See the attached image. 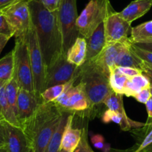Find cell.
<instances>
[{"label":"cell","instance_id":"obj_1","mask_svg":"<svg viewBox=\"0 0 152 152\" xmlns=\"http://www.w3.org/2000/svg\"><path fill=\"white\" fill-rule=\"evenodd\" d=\"M28 8L45 65L47 67L64 54L58 11H49L40 0H31Z\"/></svg>","mask_w":152,"mask_h":152},{"label":"cell","instance_id":"obj_2","mask_svg":"<svg viewBox=\"0 0 152 152\" xmlns=\"http://www.w3.org/2000/svg\"><path fill=\"white\" fill-rule=\"evenodd\" d=\"M55 102H43L39 104L30 120L22 129L34 152H46L48 145L58 128L64 112Z\"/></svg>","mask_w":152,"mask_h":152},{"label":"cell","instance_id":"obj_3","mask_svg":"<svg viewBox=\"0 0 152 152\" xmlns=\"http://www.w3.org/2000/svg\"><path fill=\"white\" fill-rule=\"evenodd\" d=\"M109 77L91 61H85L80 66V82L84 86L90 107L103 104L113 92Z\"/></svg>","mask_w":152,"mask_h":152},{"label":"cell","instance_id":"obj_4","mask_svg":"<svg viewBox=\"0 0 152 152\" xmlns=\"http://www.w3.org/2000/svg\"><path fill=\"white\" fill-rule=\"evenodd\" d=\"M113 11L110 0H90L76 21L80 35L87 39Z\"/></svg>","mask_w":152,"mask_h":152},{"label":"cell","instance_id":"obj_5","mask_svg":"<svg viewBox=\"0 0 152 152\" xmlns=\"http://www.w3.org/2000/svg\"><path fill=\"white\" fill-rule=\"evenodd\" d=\"M58 22L62 35L63 53L66 55L69 48L80 35L77 28V0H61L58 10Z\"/></svg>","mask_w":152,"mask_h":152},{"label":"cell","instance_id":"obj_6","mask_svg":"<svg viewBox=\"0 0 152 152\" xmlns=\"http://www.w3.org/2000/svg\"><path fill=\"white\" fill-rule=\"evenodd\" d=\"M26 38L28 49L32 74H33L34 93L40 101H42L40 99V94L46 90V67L40 46H39L37 37L34 25H32Z\"/></svg>","mask_w":152,"mask_h":152},{"label":"cell","instance_id":"obj_7","mask_svg":"<svg viewBox=\"0 0 152 152\" xmlns=\"http://www.w3.org/2000/svg\"><path fill=\"white\" fill-rule=\"evenodd\" d=\"M13 50L14 55V76L20 88L34 93L33 74L26 37L15 38V46Z\"/></svg>","mask_w":152,"mask_h":152},{"label":"cell","instance_id":"obj_8","mask_svg":"<svg viewBox=\"0 0 152 152\" xmlns=\"http://www.w3.org/2000/svg\"><path fill=\"white\" fill-rule=\"evenodd\" d=\"M80 66L67 61L66 55L62 54L46 69V89L59 84H65L79 78Z\"/></svg>","mask_w":152,"mask_h":152},{"label":"cell","instance_id":"obj_9","mask_svg":"<svg viewBox=\"0 0 152 152\" xmlns=\"http://www.w3.org/2000/svg\"><path fill=\"white\" fill-rule=\"evenodd\" d=\"M30 1L20 0L1 11L14 29L15 38L26 37L33 25L28 8V2Z\"/></svg>","mask_w":152,"mask_h":152},{"label":"cell","instance_id":"obj_10","mask_svg":"<svg viewBox=\"0 0 152 152\" xmlns=\"http://www.w3.org/2000/svg\"><path fill=\"white\" fill-rule=\"evenodd\" d=\"M77 79L75 78L67 83L65 90L53 102L64 110L73 113L74 111L85 110L90 107L82 83L79 82L77 85H74Z\"/></svg>","mask_w":152,"mask_h":152},{"label":"cell","instance_id":"obj_11","mask_svg":"<svg viewBox=\"0 0 152 152\" xmlns=\"http://www.w3.org/2000/svg\"><path fill=\"white\" fill-rule=\"evenodd\" d=\"M106 45L123 43L128 40L131 24L119 16V12L113 11L104 21Z\"/></svg>","mask_w":152,"mask_h":152},{"label":"cell","instance_id":"obj_12","mask_svg":"<svg viewBox=\"0 0 152 152\" xmlns=\"http://www.w3.org/2000/svg\"><path fill=\"white\" fill-rule=\"evenodd\" d=\"M5 149L8 152H29L30 144L21 128L1 121Z\"/></svg>","mask_w":152,"mask_h":152},{"label":"cell","instance_id":"obj_13","mask_svg":"<svg viewBox=\"0 0 152 152\" xmlns=\"http://www.w3.org/2000/svg\"><path fill=\"white\" fill-rule=\"evenodd\" d=\"M41 102L35 93L20 88L17 101V119L20 128L30 120Z\"/></svg>","mask_w":152,"mask_h":152},{"label":"cell","instance_id":"obj_14","mask_svg":"<svg viewBox=\"0 0 152 152\" xmlns=\"http://www.w3.org/2000/svg\"><path fill=\"white\" fill-rule=\"evenodd\" d=\"M122 45V43L106 45L103 50L96 58L88 61H91L93 64L100 68L102 71L110 75V70L114 66H116L115 61L120 51Z\"/></svg>","mask_w":152,"mask_h":152},{"label":"cell","instance_id":"obj_15","mask_svg":"<svg viewBox=\"0 0 152 152\" xmlns=\"http://www.w3.org/2000/svg\"><path fill=\"white\" fill-rule=\"evenodd\" d=\"M87 40V55L86 61L96 58L106 46L104 23L99 25L91 34Z\"/></svg>","mask_w":152,"mask_h":152},{"label":"cell","instance_id":"obj_16","mask_svg":"<svg viewBox=\"0 0 152 152\" xmlns=\"http://www.w3.org/2000/svg\"><path fill=\"white\" fill-rule=\"evenodd\" d=\"M151 7L152 0H134L121 12H119V14L122 18L131 24L134 20L148 12Z\"/></svg>","mask_w":152,"mask_h":152},{"label":"cell","instance_id":"obj_17","mask_svg":"<svg viewBox=\"0 0 152 152\" xmlns=\"http://www.w3.org/2000/svg\"><path fill=\"white\" fill-rule=\"evenodd\" d=\"M131 41L130 37L126 41L123 42L120 51L115 61L116 66L132 67L141 70L142 61L137 56L131 48Z\"/></svg>","mask_w":152,"mask_h":152},{"label":"cell","instance_id":"obj_18","mask_svg":"<svg viewBox=\"0 0 152 152\" xmlns=\"http://www.w3.org/2000/svg\"><path fill=\"white\" fill-rule=\"evenodd\" d=\"M73 113L69 116L66 126L62 137L61 149L67 152H73L80 142L82 134V129L72 128Z\"/></svg>","mask_w":152,"mask_h":152},{"label":"cell","instance_id":"obj_19","mask_svg":"<svg viewBox=\"0 0 152 152\" xmlns=\"http://www.w3.org/2000/svg\"><path fill=\"white\" fill-rule=\"evenodd\" d=\"M102 120L105 124L109 123L110 122L118 124L120 126L121 130L124 131H130L132 128H139L145 126V123L135 122L128 118L127 114L124 115L120 113L115 112V111L110 110L109 109L107 110L103 113Z\"/></svg>","mask_w":152,"mask_h":152},{"label":"cell","instance_id":"obj_20","mask_svg":"<svg viewBox=\"0 0 152 152\" xmlns=\"http://www.w3.org/2000/svg\"><path fill=\"white\" fill-rule=\"evenodd\" d=\"M86 55L87 40L83 37H78L67 52V61L77 66H81L86 61Z\"/></svg>","mask_w":152,"mask_h":152},{"label":"cell","instance_id":"obj_21","mask_svg":"<svg viewBox=\"0 0 152 152\" xmlns=\"http://www.w3.org/2000/svg\"><path fill=\"white\" fill-rule=\"evenodd\" d=\"M7 83L0 81V122L5 121L13 125L20 127V122L17 120L15 114L8 104L5 95V85Z\"/></svg>","mask_w":152,"mask_h":152},{"label":"cell","instance_id":"obj_22","mask_svg":"<svg viewBox=\"0 0 152 152\" xmlns=\"http://www.w3.org/2000/svg\"><path fill=\"white\" fill-rule=\"evenodd\" d=\"M130 40L133 43H152V20L132 28Z\"/></svg>","mask_w":152,"mask_h":152},{"label":"cell","instance_id":"obj_23","mask_svg":"<svg viewBox=\"0 0 152 152\" xmlns=\"http://www.w3.org/2000/svg\"><path fill=\"white\" fill-rule=\"evenodd\" d=\"M71 113H72V112L65 111L64 113L63 114L59 125L49 141L46 152H59L61 150V142H62L63 134H64L66 126L67 119Z\"/></svg>","mask_w":152,"mask_h":152},{"label":"cell","instance_id":"obj_24","mask_svg":"<svg viewBox=\"0 0 152 152\" xmlns=\"http://www.w3.org/2000/svg\"><path fill=\"white\" fill-rule=\"evenodd\" d=\"M14 74V50L0 59V81L8 83Z\"/></svg>","mask_w":152,"mask_h":152},{"label":"cell","instance_id":"obj_25","mask_svg":"<svg viewBox=\"0 0 152 152\" xmlns=\"http://www.w3.org/2000/svg\"><path fill=\"white\" fill-rule=\"evenodd\" d=\"M128 78L119 72L114 66L110 70L109 77V82L113 92L117 94H124V89Z\"/></svg>","mask_w":152,"mask_h":152},{"label":"cell","instance_id":"obj_26","mask_svg":"<svg viewBox=\"0 0 152 152\" xmlns=\"http://www.w3.org/2000/svg\"><path fill=\"white\" fill-rule=\"evenodd\" d=\"M20 86L14 76L5 85V95L10 107L17 117V101Z\"/></svg>","mask_w":152,"mask_h":152},{"label":"cell","instance_id":"obj_27","mask_svg":"<svg viewBox=\"0 0 152 152\" xmlns=\"http://www.w3.org/2000/svg\"><path fill=\"white\" fill-rule=\"evenodd\" d=\"M67 86V83L65 84H59L53 87L46 88L43 93L40 94V99L43 102H53L65 90Z\"/></svg>","mask_w":152,"mask_h":152},{"label":"cell","instance_id":"obj_28","mask_svg":"<svg viewBox=\"0 0 152 152\" xmlns=\"http://www.w3.org/2000/svg\"><path fill=\"white\" fill-rule=\"evenodd\" d=\"M0 34L4 35L9 39L14 37V31L2 12L0 11Z\"/></svg>","mask_w":152,"mask_h":152},{"label":"cell","instance_id":"obj_29","mask_svg":"<svg viewBox=\"0 0 152 152\" xmlns=\"http://www.w3.org/2000/svg\"><path fill=\"white\" fill-rule=\"evenodd\" d=\"M131 48L132 49L133 52L137 55V56L139 58L142 60L143 62H145L147 64H152V52H149V51L145 50V49H141V48L138 47L136 46L135 44L131 42Z\"/></svg>","mask_w":152,"mask_h":152},{"label":"cell","instance_id":"obj_30","mask_svg":"<svg viewBox=\"0 0 152 152\" xmlns=\"http://www.w3.org/2000/svg\"><path fill=\"white\" fill-rule=\"evenodd\" d=\"M73 152H95L89 145L87 131L86 128L82 129V134H81V138L79 144Z\"/></svg>","mask_w":152,"mask_h":152},{"label":"cell","instance_id":"obj_31","mask_svg":"<svg viewBox=\"0 0 152 152\" xmlns=\"http://www.w3.org/2000/svg\"><path fill=\"white\" fill-rule=\"evenodd\" d=\"M130 79L140 90H142V89L149 88L151 85V82L149 79L143 73L134 76L132 78H130Z\"/></svg>","mask_w":152,"mask_h":152},{"label":"cell","instance_id":"obj_32","mask_svg":"<svg viewBox=\"0 0 152 152\" xmlns=\"http://www.w3.org/2000/svg\"><path fill=\"white\" fill-rule=\"evenodd\" d=\"M140 91V89L131 81L130 78H128L127 82L125 84V89H124V94L128 97H134Z\"/></svg>","mask_w":152,"mask_h":152},{"label":"cell","instance_id":"obj_33","mask_svg":"<svg viewBox=\"0 0 152 152\" xmlns=\"http://www.w3.org/2000/svg\"><path fill=\"white\" fill-rule=\"evenodd\" d=\"M116 69L119 72L122 73V75H124L125 76H126L127 78H132V77H134V76L142 73L141 70L138 69H136V68H132V67L116 66Z\"/></svg>","mask_w":152,"mask_h":152},{"label":"cell","instance_id":"obj_34","mask_svg":"<svg viewBox=\"0 0 152 152\" xmlns=\"http://www.w3.org/2000/svg\"><path fill=\"white\" fill-rule=\"evenodd\" d=\"M91 142L96 148L106 150V145L104 143V139L100 134H95L91 137Z\"/></svg>","mask_w":152,"mask_h":152},{"label":"cell","instance_id":"obj_35","mask_svg":"<svg viewBox=\"0 0 152 152\" xmlns=\"http://www.w3.org/2000/svg\"><path fill=\"white\" fill-rule=\"evenodd\" d=\"M134 98L137 102H140V103L145 104L148 102V100L151 98V93L149 88L141 90Z\"/></svg>","mask_w":152,"mask_h":152},{"label":"cell","instance_id":"obj_36","mask_svg":"<svg viewBox=\"0 0 152 152\" xmlns=\"http://www.w3.org/2000/svg\"><path fill=\"white\" fill-rule=\"evenodd\" d=\"M40 1L49 11H58L61 2V0H40Z\"/></svg>","mask_w":152,"mask_h":152},{"label":"cell","instance_id":"obj_37","mask_svg":"<svg viewBox=\"0 0 152 152\" xmlns=\"http://www.w3.org/2000/svg\"><path fill=\"white\" fill-rule=\"evenodd\" d=\"M148 126L152 127V123L150 124V125H148ZM151 143H152V128L151 129V131L148 133V134L146 135V137H145L144 140H142V142L141 144L140 145L138 148H137L134 152L142 151L144 150L146 147H148V146L149 145L151 144Z\"/></svg>","mask_w":152,"mask_h":152},{"label":"cell","instance_id":"obj_38","mask_svg":"<svg viewBox=\"0 0 152 152\" xmlns=\"http://www.w3.org/2000/svg\"><path fill=\"white\" fill-rule=\"evenodd\" d=\"M141 71L142 73H143L148 78L151 84H152V64H147L142 61L141 65Z\"/></svg>","mask_w":152,"mask_h":152},{"label":"cell","instance_id":"obj_39","mask_svg":"<svg viewBox=\"0 0 152 152\" xmlns=\"http://www.w3.org/2000/svg\"><path fill=\"white\" fill-rule=\"evenodd\" d=\"M20 0H0V11H3L13 4L19 2Z\"/></svg>","mask_w":152,"mask_h":152},{"label":"cell","instance_id":"obj_40","mask_svg":"<svg viewBox=\"0 0 152 152\" xmlns=\"http://www.w3.org/2000/svg\"><path fill=\"white\" fill-rule=\"evenodd\" d=\"M146 106V110H147L148 113V119L152 118V97L151 96L150 99L148 100V102L145 104Z\"/></svg>","mask_w":152,"mask_h":152},{"label":"cell","instance_id":"obj_41","mask_svg":"<svg viewBox=\"0 0 152 152\" xmlns=\"http://www.w3.org/2000/svg\"><path fill=\"white\" fill-rule=\"evenodd\" d=\"M10 39L7 37L4 36V35L0 34V54L2 52V51L3 50V49L5 48V45L7 44V43L8 42Z\"/></svg>","mask_w":152,"mask_h":152},{"label":"cell","instance_id":"obj_42","mask_svg":"<svg viewBox=\"0 0 152 152\" xmlns=\"http://www.w3.org/2000/svg\"><path fill=\"white\" fill-rule=\"evenodd\" d=\"M136 46L138 47L141 48V49H145V50L149 51V52H152V43H134Z\"/></svg>","mask_w":152,"mask_h":152},{"label":"cell","instance_id":"obj_43","mask_svg":"<svg viewBox=\"0 0 152 152\" xmlns=\"http://www.w3.org/2000/svg\"><path fill=\"white\" fill-rule=\"evenodd\" d=\"M5 146V141H4V136H3V131H2V125L0 122V148Z\"/></svg>","mask_w":152,"mask_h":152},{"label":"cell","instance_id":"obj_44","mask_svg":"<svg viewBox=\"0 0 152 152\" xmlns=\"http://www.w3.org/2000/svg\"><path fill=\"white\" fill-rule=\"evenodd\" d=\"M142 151L144 152H152V143L151 145H149L148 147H146L144 150H142Z\"/></svg>","mask_w":152,"mask_h":152},{"label":"cell","instance_id":"obj_45","mask_svg":"<svg viewBox=\"0 0 152 152\" xmlns=\"http://www.w3.org/2000/svg\"><path fill=\"white\" fill-rule=\"evenodd\" d=\"M151 123H152V118H151V119H148L147 122L145 123V125H148Z\"/></svg>","mask_w":152,"mask_h":152},{"label":"cell","instance_id":"obj_46","mask_svg":"<svg viewBox=\"0 0 152 152\" xmlns=\"http://www.w3.org/2000/svg\"><path fill=\"white\" fill-rule=\"evenodd\" d=\"M0 152H8V151H7V150L5 149V147H2V148H0Z\"/></svg>","mask_w":152,"mask_h":152},{"label":"cell","instance_id":"obj_47","mask_svg":"<svg viewBox=\"0 0 152 152\" xmlns=\"http://www.w3.org/2000/svg\"><path fill=\"white\" fill-rule=\"evenodd\" d=\"M149 90H150L151 96V97H152V84H151L150 87H149Z\"/></svg>","mask_w":152,"mask_h":152},{"label":"cell","instance_id":"obj_48","mask_svg":"<svg viewBox=\"0 0 152 152\" xmlns=\"http://www.w3.org/2000/svg\"><path fill=\"white\" fill-rule=\"evenodd\" d=\"M59 152H67L66 151H65V150H64V149H61V151H60Z\"/></svg>","mask_w":152,"mask_h":152},{"label":"cell","instance_id":"obj_49","mask_svg":"<svg viewBox=\"0 0 152 152\" xmlns=\"http://www.w3.org/2000/svg\"><path fill=\"white\" fill-rule=\"evenodd\" d=\"M29 152H34V150H33V149H32V148H31V149H30V151H29Z\"/></svg>","mask_w":152,"mask_h":152},{"label":"cell","instance_id":"obj_50","mask_svg":"<svg viewBox=\"0 0 152 152\" xmlns=\"http://www.w3.org/2000/svg\"><path fill=\"white\" fill-rule=\"evenodd\" d=\"M140 152H144V151H140Z\"/></svg>","mask_w":152,"mask_h":152}]
</instances>
